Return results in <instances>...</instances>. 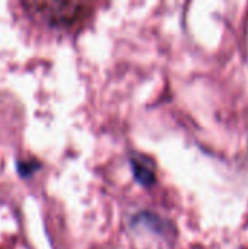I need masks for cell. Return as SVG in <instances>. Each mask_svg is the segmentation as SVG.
I'll return each mask as SVG.
<instances>
[{
  "label": "cell",
  "instance_id": "6da1fadb",
  "mask_svg": "<svg viewBox=\"0 0 248 249\" xmlns=\"http://www.w3.org/2000/svg\"><path fill=\"white\" fill-rule=\"evenodd\" d=\"M23 6L41 15L53 26H73L88 13L86 4L76 1H28Z\"/></svg>",
  "mask_w": 248,
  "mask_h": 249
},
{
  "label": "cell",
  "instance_id": "3957f363",
  "mask_svg": "<svg viewBox=\"0 0 248 249\" xmlns=\"http://www.w3.org/2000/svg\"><path fill=\"white\" fill-rule=\"evenodd\" d=\"M39 168V163L37 160H20L18 162V172L20 177H29Z\"/></svg>",
  "mask_w": 248,
  "mask_h": 249
},
{
  "label": "cell",
  "instance_id": "7a4b0ae2",
  "mask_svg": "<svg viewBox=\"0 0 248 249\" xmlns=\"http://www.w3.org/2000/svg\"><path fill=\"white\" fill-rule=\"evenodd\" d=\"M133 172L136 179L143 185H152L155 182V169L152 162L146 160V158L139 156L133 159Z\"/></svg>",
  "mask_w": 248,
  "mask_h": 249
}]
</instances>
